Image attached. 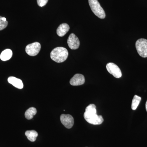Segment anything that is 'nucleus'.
I'll return each mask as SVG.
<instances>
[{"label":"nucleus","mask_w":147,"mask_h":147,"mask_svg":"<svg viewBox=\"0 0 147 147\" xmlns=\"http://www.w3.org/2000/svg\"><path fill=\"white\" fill-rule=\"evenodd\" d=\"M85 119L88 123L93 125H100L103 122V118L96 114V107L94 104H91L87 106L84 114Z\"/></svg>","instance_id":"nucleus-1"},{"label":"nucleus","mask_w":147,"mask_h":147,"mask_svg":"<svg viewBox=\"0 0 147 147\" xmlns=\"http://www.w3.org/2000/svg\"><path fill=\"white\" fill-rule=\"evenodd\" d=\"M68 56V52L63 47H57L52 50L50 57L56 62L60 63L65 61Z\"/></svg>","instance_id":"nucleus-2"},{"label":"nucleus","mask_w":147,"mask_h":147,"mask_svg":"<svg viewBox=\"0 0 147 147\" xmlns=\"http://www.w3.org/2000/svg\"><path fill=\"white\" fill-rule=\"evenodd\" d=\"M89 4L92 11L98 18L104 19L105 13L98 0H88Z\"/></svg>","instance_id":"nucleus-3"},{"label":"nucleus","mask_w":147,"mask_h":147,"mask_svg":"<svg viewBox=\"0 0 147 147\" xmlns=\"http://www.w3.org/2000/svg\"><path fill=\"white\" fill-rule=\"evenodd\" d=\"M135 45L139 55L143 58L147 57V40L140 38L137 40Z\"/></svg>","instance_id":"nucleus-4"},{"label":"nucleus","mask_w":147,"mask_h":147,"mask_svg":"<svg viewBox=\"0 0 147 147\" xmlns=\"http://www.w3.org/2000/svg\"><path fill=\"white\" fill-rule=\"evenodd\" d=\"M41 45L38 42H34L27 45L26 48V53L30 56H35L39 53Z\"/></svg>","instance_id":"nucleus-5"},{"label":"nucleus","mask_w":147,"mask_h":147,"mask_svg":"<svg viewBox=\"0 0 147 147\" xmlns=\"http://www.w3.org/2000/svg\"><path fill=\"white\" fill-rule=\"evenodd\" d=\"M106 69L110 74L116 78H120L122 76V73L120 69L115 64L109 63L106 65Z\"/></svg>","instance_id":"nucleus-6"},{"label":"nucleus","mask_w":147,"mask_h":147,"mask_svg":"<svg viewBox=\"0 0 147 147\" xmlns=\"http://www.w3.org/2000/svg\"><path fill=\"white\" fill-rule=\"evenodd\" d=\"M61 122L67 128L70 129L72 127L74 124V119L70 115L62 114L60 117Z\"/></svg>","instance_id":"nucleus-7"},{"label":"nucleus","mask_w":147,"mask_h":147,"mask_svg":"<svg viewBox=\"0 0 147 147\" xmlns=\"http://www.w3.org/2000/svg\"><path fill=\"white\" fill-rule=\"evenodd\" d=\"M67 44L71 50H76L80 46V41L78 38L74 34H70L67 39Z\"/></svg>","instance_id":"nucleus-8"},{"label":"nucleus","mask_w":147,"mask_h":147,"mask_svg":"<svg viewBox=\"0 0 147 147\" xmlns=\"http://www.w3.org/2000/svg\"><path fill=\"white\" fill-rule=\"evenodd\" d=\"M85 82V77L82 74H77L74 76L70 79V84L73 86H81L84 84Z\"/></svg>","instance_id":"nucleus-9"},{"label":"nucleus","mask_w":147,"mask_h":147,"mask_svg":"<svg viewBox=\"0 0 147 147\" xmlns=\"http://www.w3.org/2000/svg\"><path fill=\"white\" fill-rule=\"evenodd\" d=\"M7 80L9 84L17 88L21 89L24 88V84L21 79H17L13 76H10L9 77Z\"/></svg>","instance_id":"nucleus-10"},{"label":"nucleus","mask_w":147,"mask_h":147,"mask_svg":"<svg viewBox=\"0 0 147 147\" xmlns=\"http://www.w3.org/2000/svg\"><path fill=\"white\" fill-rule=\"evenodd\" d=\"M69 27L68 24H62L60 25L57 30V34L59 36H63L69 31Z\"/></svg>","instance_id":"nucleus-11"},{"label":"nucleus","mask_w":147,"mask_h":147,"mask_svg":"<svg viewBox=\"0 0 147 147\" xmlns=\"http://www.w3.org/2000/svg\"><path fill=\"white\" fill-rule=\"evenodd\" d=\"M12 56V52L10 49H6L2 52L0 55V59L3 61H7L10 59Z\"/></svg>","instance_id":"nucleus-12"},{"label":"nucleus","mask_w":147,"mask_h":147,"mask_svg":"<svg viewBox=\"0 0 147 147\" xmlns=\"http://www.w3.org/2000/svg\"><path fill=\"white\" fill-rule=\"evenodd\" d=\"M26 136L29 141L31 142H34L36 140L37 137L38 136L37 131L35 130H28L25 133Z\"/></svg>","instance_id":"nucleus-13"},{"label":"nucleus","mask_w":147,"mask_h":147,"mask_svg":"<svg viewBox=\"0 0 147 147\" xmlns=\"http://www.w3.org/2000/svg\"><path fill=\"white\" fill-rule=\"evenodd\" d=\"M37 110L34 107L29 108L26 111L25 115L27 119L30 120L33 118L34 116L36 114Z\"/></svg>","instance_id":"nucleus-14"},{"label":"nucleus","mask_w":147,"mask_h":147,"mask_svg":"<svg viewBox=\"0 0 147 147\" xmlns=\"http://www.w3.org/2000/svg\"><path fill=\"white\" fill-rule=\"evenodd\" d=\"M141 99L142 98L140 96H138L137 95L134 96L131 102V108L132 110H136L141 101Z\"/></svg>","instance_id":"nucleus-15"},{"label":"nucleus","mask_w":147,"mask_h":147,"mask_svg":"<svg viewBox=\"0 0 147 147\" xmlns=\"http://www.w3.org/2000/svg\"><path fill=\"white\" fill-rule=\"evenodd\" d=\"M2 18V17L0 16V31L5 28L8 25V22L7 21H3Z\"/></svg>","instance_id":"nucleus-16"},{"label":"nucleus","mask_w":147,"mask_h":147,"mask_svg":"<svg viewBox=\"0 0 147 147\" xmlns=\"http://www.w3.org/2000/svg\"><path fill=\"white\" fill-rule=\"evenodd\" d=\"M48 0H37L38 5L41 7L46 5V4L48 2Z\"/></svg>","instance_id":"nucleus-17"},{"label":"nucleus","mask_w":147,"mask_h":147,"mask_svg":"<svg viewBox=\"0 0 147 147\" xmlns=\"http://www.w3.org/2000/svg\"><path fill=\"white\" fill-rule=\"evenodd\" d=\"M2 20L3 21H7L6 18H5V17H2Z\"/></svg>","instance_id":"nucleus-18"},{"label":"nucleus","mask_w":147,"mask_h":147,"mask_svg":"<svg viewBox=\"0 0 147 147\" xmlns=\"http://www.w3.org/2000/svg\"><path fill=\"white\" fill-rule=\"evenodd\" d=\"M146 111L147 112V100L146 102Z\"/></svg>","instance_id":"nucleus-19"}]
</instances>
